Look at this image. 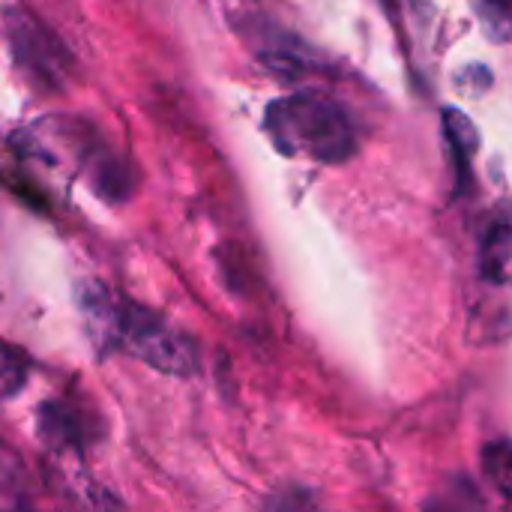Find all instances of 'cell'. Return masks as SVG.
I'll list each match as a JSON object with an SVG mask.
<instances>
[{
	"instance_id": "cell-10",
	"label": "cell",
	"mask_w": 512,
	"mask_h": 512,
	"mask_svg": "<svg viewBox=\"0 0 512 512\" xmlns=\"http://www.w3.org/2000/svg\"><path fill=\"white\" fill-rule=\"evenodd\" d=\"M480 18L486 21L489 36L498 42H507L510 36V0H477Z\"/></svg>"
},
{
	"instance_id": "cell-2",
	"label": "cell",
	"mask_w": 512,
	"mask_h": 512,
	"mask_svg": "<svg viewBox=\"0 0 512 512\" xmlns=\"http://www.w3.org/2000/svg\"><path fill=\"white\" fill-rule=\"evenodd\" d=\"M264 126L273 144L288 156H306L333 165L345 162L357 150L348 114L318 93H294L276 99L267 108Z\"/></svg>"
},
{
	"instance_id": "cell-4",
	"label": "cell",
	"mask_w": 512,
	"mask_h": 512,
	"mask_svg": "<svg viewBox=\"0 0 512 512\" xmlns=\"http://www.w3.org/2000/svg\"><path fill=\"white\" fill-rule=\"evenodd\" d=\"M480 273H483V279H489V285L504 288L510 282V222H507V216H498L486 231V240L480 246Z\"/></svg>"
},
{
	"instance_id": "cell-9",
	"label": "cell",
	"mask_w": 512,
	"mask_h": 512,
	"mask_svg": "<svg viewBox=\"0 0 512 512\" xmlns=\"http://www.w3.org/2000/svg\"><path fill=\"white\" fill-rule=\"evenodd\" d=\"M444 126H447V138L453 141V147L462 153V159H468L474 153V147H477V129H474V123L465 114H459L456 108H447L444 111Z\"/></svg>"
},
{
	"instance_id": "cell-7",
	"label": "cell",
	"mask_w": 512,
	"mask_h": 512,
	"mask_svg": "<svg viewBox=\"0 0 512 512\" xmlns=\"http://www.w3.org/2000/svg\"><path fill=\"white\" fill-rule=\"evenodd\" d=\"M27 381V360L0 342V396H15Z\"/></svg>"
},
{
	"instance_id": "cell-5",
	"label": "cell",
	"mask_w": 512,
	"mask_h": 512,
	"mask_svg": "<svg viewBox=\"0 0 512 512\" xmlns=\"http://www.w3.org/2000/svg\"><path fill=\"white\" fill-rule=\"evenodd\" d=\"M423 512H486L483 504V495L477 492V486L465 477L447 483L444 489H438L429 501Z\"/></svg>"
},
{
	"instance_id": "cell-6",
	"label": "cell",
	"mask_w": 512,
	"mask_h": 512,
	"mask_svg": "<svg viewBox=\"0 0 512 512\" xmlns=\"http://www.w3.org/2000/svg\"><path fill=\"white\" fill-rule=\"evenodd\" d=\"M264 512H327L321 507V501L303 489V486H288V489H279L267 498Z\"/></svg>"
},
{
	"instance_id": "cell-3",
	"label": "cell",
	"mask_w": 512,
	"mask_h": 512,
	"mask_svg": "<svg viewBox=\"0 0 512 512\" xmlns=\"http://www.w3.org/2000/svg\"><path fill=\"white\" fill-rule=\"evenodd\" d=\"M12 42H15V51H18V60L24 66H30L39 78H48V81H57V54L60 48L39 30L36 21L30 18H21L15 21L12 27Z\"/></svg>"
},
{
	"instance_id": "cell-8",
	"label": "cell",
	"mask_w": 512,
	"mask_h": 512,
	"mask_svg": "<svg viewBox=\"0 0 512 512\" xmlns=\"http://www.w3.org/2000/svg\"><path fill=\"white\" fill-rule=\"evenodd\" d=\"M486 474L495 483V489L507 498L510 495V444H507V438L486 447Z\"/></svg>"
},
{
	"instance_id": "cell-1",
	"label": "cell",
	"mask_w": 512,
	"mask_h": 512,
	"mask_svg": "<svg viewBox=\"0 0 512 512\" xmlns=\"http://www.w3.org/2000/svg\"><path fill=\"white\" fill-rule=\"evenodd\" d=\"M81 309L90 333L108 351H123L165 375H192L198 369L195 342L156 312L132 300L120 303L99 285L81 291Z\"/></svg>"
}]
</instances>
